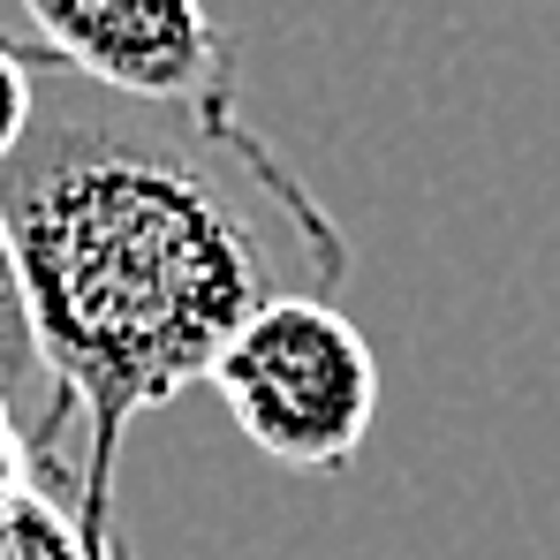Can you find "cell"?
Instances as JSON below:
<instances>
[{
  "mask_svg": "<svg viewBox=\"0 0 560 560\" xmlns=\"http://www.w3.org/2000/svg\"><path fill=\"white\" fill-rule=\"evenodd\" d=\"M31 129L0 167V220L46 372L69 401L77 508L114 515L137 417L212 378L273 303L341 295V220L235 98H121L31 46Z\"/></svg>",
  "mask_w": 560,
  "mask_h": 560,
  "instance_id": "6da1fadb",
  "label": "cell"
},
{
  "mask_svg": "<svg viewBox=\"0 0 560 560\" xmlns=\"http://www.w3.org/2000/svg\"><path fill=\"white\" fill-rule=\"evenodd\" d=\"M205 386L266 463L311 477H341L378 424V357L357 334V318L326 295L258 311L220 349Z\"/></svg>",
  "mask_w": 560,
  "mask_h": 560,
  "instance_id": "7a4b0ae2",
  "label": "cell"
},
{
  "mask_svg": "<svg viewBox=\"0 0 560 560\" xmlns=\"http://www.w3.org/2000/svg\"><path fill=\"white\" fill-rule=\"evenodd\" d=\"M38 54L121 98H235V38L205 0H15Z\"/></svg>",
  "mask_w": 560,
  "mask_h": 560,
  "instance_id": "3957f363",
  "label": "cell"
},
{
  "mask_svg": "<svg viewBox=\"0 0 560 560\" xmlns=\"http://www.w3.org/2000/svg\"><path fill=\"white\" fill-rule=\"evenodd\" d=\"M0 401L31 447V469L46 492L77 500V424H69V401L46 372V349H38V326H31V303H23V273H15V243H8V220H0Z\"/></svg>",
  "mask_w": 560,
  "mask_h": 560,
  "instance_id": "277c9868",
  "label": "cell"
},
{
  "mask_svg": "<svg viewBox=\"0 0 560 560\" xmlns=\"http://www.w3.org/2000/svg\"><path fill=\"white\" fill-rule=\"evenodd\" d=\"M0 560H92V523L77 515V500L23 485L0 508Z\"/></svg>",
  "mask_w": 560,
  "mask_h": 560,
  "instance_id": "5b68a950",
  "label": "cell"
},
{
  "mask_svg": "<svg viewBox=\"0 0 560 560\" xmlns=\"http://www.w3.org/2000/svg\"><path fill=\"white\" fill-rule=\"evenodd\" d=\"M31 106H38V84H31V46H15V38L0 31V167H8V152L23 144Z\"/></svg>",
  "mask_w": 560,
  "mask_h": 560,
  "instance_id": "8992f818",
  "label": "cell"
},
{
  "mask_svg": "<svg viewBox=\"0 0 560 560\" xmlns=\"http://www.w3.org/2000/svg\"><path fill=\"white\" fill-rule=\"evenodd\" d=\"M23 485H38V469H31V447H23V432H15V424H0V508H8Z\"/></svg>",
  "mask_w": 560,
  "mask_h": 560,
  "instance_id": "52a82bcc",
  "label": "cell"
},
{
  "mask_svg": "<svg viewBox=\"0 0 560 560\" xmlns=\"http://www.w3.org/2000/svg\"><path fill=\"white\" fill-rule=\"evenodd\" d=\"M77 515H84V508H77ZM84 523H92V560H137L121 538H114V515H84Z\"/></svg>",
  "mask_w": 560,
  "mask_h": 560,
  "instance_id": "ba28073f",
  "label": "cell"
},
{
  "mask_svg": "<svg viewBox=\"0 0 560 560\" xmlns=\"http://www.w3.org/2000/svg\"><path fill=\"white\" fill-rule=\"evenodd\" d=\"M0 424H15V417H8V401H0Z\"/></svg>",
  "mask_w": 560,
  "mask_h": 560,
  "instance_id": "9c48e42d",
  "label": "cell"
}]
</instances>
